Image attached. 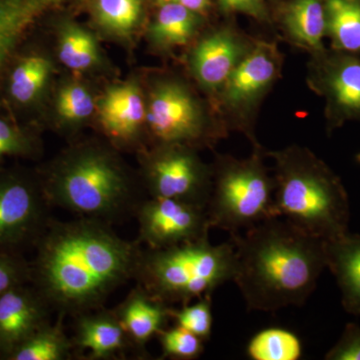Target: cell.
Here are the masks:
<instances>
[{"label": "cell", "mask_w": 360, "mask_h": 360, "mask_svg": "<svg viewBox=\"0 0 360 360\" xmlns=\"http://www.w3.org/2000/svg\"><path fill=\"white\" fill-rule=\"evenodd\" d=\"M326 18L335 49L360 52V0H326Z\"/></svg>", "instance_id": "obj_22"}, {"label": "cell", "mask_w": 360, "mask_h": 360, "mask_svg": "<svg viewBox=\"0 0 360 360\" xmlns=\"http://www.w3.org/2000/svg\"><path fill=\"white\" fill-rule=\"evenodd\" d=\"M139 241L148 248H170L210 236L205 208L169 198L139 201L134 210Z\"/></svg>", "instance_id": "obj_8"}, {"label": "cell", "mask_w": 360, "mask_h": 360, "mask_svg": "<svg viewBox=\"0 0 360 360\" xmlns=\"http://www.w3.org/2000/svg\"><path fill=\"white\" fill-rule=\"evenodd\" d=\"M225 11L248 14L257 20L267 18L264 0H219Z\"/></svg>", "instance_id": "obj_34"}, {"label": "cell", "mask_w": 360, "mask_h": 360, "mask_svg": "<svg viewBox=\"0 0 360 360\" xmlns=\"http://www.w3.org/2000/svg\"><path fill=\"white\" fill-rule=\"evenodd\" d=\"M58 56L61 63L70 70H89L99 60L98 46L91 33L68 23L61 30Z\"/></svg>", "instance_id": "obj_25"}, {"label": "cell", "mask_w": 360, "mask_h": 360, "mask_svg": "<svg viewBox=\"0 0 360 360\" xmlns=\"http://www.w3.org/2000/svg\"><path fill=\"white\" fill-rule=\"evenodd\" d=\"M284 25L297 44L319 51L326 35V0H295L284 14Z\"/></svg>", "instance_id": "obj_20"}, {"label": "cell", "mask_w": 360, "mask_h": 360, "mask_svg": "<svg viewBox=\"0 0 360 360\" xmlns=\"http://www.w3.org/2000/svg\"><path fill=\"white\" fill-rule=\"evenodd\" d=\"M30 281V267L20 258L0 252V295Z\"/></svg>", "instance_id": "obj_31"}, {"label": "cell", "mask_w": 360, "mask_h": 360, "mask_svg": "<svg viewBox=\"0 0 360 360\" xmlns=\"http://www.w3.org/2000/svg\"><path fill=\"white\" fill-rule=\"evenodd\" d=\"M49 205L27 180L0 177V252L34 241L51 221Z\"/></svg>", "instance_id": "obj_10"}, {"label": "cell", "mask_w": 360, "mask_h": 360, "mask_svg": "<svg viewBox=\"0 0 360 360\" xmlns=\"http://www.w3.org/2000/svg\"><path fill=\"white\" fill-rule=\"evenodd\" d=\"M58 111L60 117L68 122H79L91 115L94 99L82 85L71 84L63 87L58 97Z\"/></svg>", "instance_id": "obj_30"}, {"label": "cell", "mask_w": 360, "mask_h": 360, "mask_svg": "<svg viewBox=\"0 0 360 360\" xmlns=\"http://www.w3.org/2000/svg\"><path fill=\"white\" fill-rule=\"evenodd\" d=\"M73 349L89 352V359H110L130 342L115 310L96 309L77 315Z\"/></svg>", "instance_id": "obj_15"}, {"label": "cell", "mask_w": 360, "mask_h": 360, "mask_svg": "<svg viewBox=\"0 0 360 360\" xmlns=\"http://www.w3.org/2000/svg\"><path fill=\"white\" fill-rule=\"evenodd\" d=\"M172 309L137 286L115 312L130 342L143 348L165 328V324L172 319Z\"/></svg>", "instance_id": "obj_16"}, {"label": "cell", "mask_w": 360, "mask_h": 360, "mask_svg": "<svg viewBox=\"0 0 360 360\" xmlns=\"http://www.w3.org/2000/svg\"><path fill=\"white\" fill-rule=\"evenodd\" d=\"M44 193L49 205L108 224L134 212L141 201L122 165L97 148L82 149L61 161Z\"/></svg>", "instance_id": "obj_5"}, {"label": "cell", "mask_w": 360, "mask_h": 360, "mask_svg": "<svg viewBox=\"0 0 360 360\" xmlns=\"http://www.w3.org/2000/svg\"><path fill=\"white\" fill-rule=\"evenodd\" d=\"M279 54L274 44H258L243 56L222 89L225 105L238 110L250 105L276 79Z\"/></svg>", "instance_id": "obj_12"}, {"label": "cell", "mask_w": 360, "mask_h": 360, "mask_svg": "<svg viewBox=\"0 0 360 360\" xmlns=\"http://www.w3.org/2000/svg\"><path fill=\"white\" fill-rule=\"evenodd\" d=\"M236 264L231 241L214 245L207 236L170 248L141 250L134 278L156 300L184 305L233 281Z\"/></svg>", "instance_id": "obj_4"}, {"label": "cell", "mask_w": 360, "mask_h": 360, "mask_svg": "<svg viewBox=\"0 0 360 360\" xmlns=\"http://www.w3.org/2000/svg\"><path fill=\"white\" fill-rule=\"evenodd\" d=\"M51 65L42 56H30L16 66L11 77L9 91L14 101L25 104L32 103L44 89Z\"/></svg>", "instance_id": "obj_26"}, {"label": "cell", "mask_w": 360, "mask_h": 360, "mask_svg": "<svg viewBox=\"0 0 360 360\" xmlns=\"http://www.w3.org/2000/svg\"><path fill=\"white\" fill-rule=\"evenodd\" d=\"M302 340L292 331L269 328L251 338L246 354L252 360H298L302 359Z\"/></svg>", "instance_id": "obj_24"}, {"label": "cell", "mask_w": 360, "mask_h": 360, "mask_svg": "<svg viewBox=\"0 0 360 360\" xmlns=\"http://www.w3.org/2000/svg\"><path fill=\"white\" fill-rule=\"evenodd\" d=\"M71 0H0V72L37 20Z\"/></svg>", "instance_id": "obj_18"}, {"label": "cell", "mask_w": 360, "mask_h": 360, "mask_svg": "<svg viewBox=\"0 0 360 360\" xmlns=\"http://www.w3.org/2000/svg\"><path fill=\"white\" fill-rule=\"evenodd\" d=\"M52 309L39 291L25 284L0 295V357L8 359L18 347L49 323Z\"/></svg>", "instance_id": "obj_11"}, {"label": "cell", "mask_w": 360, "mask_h": 360, "mask_svg": "<svg viewBox=\"0 0 360 360\" xmlns=\"http://www.w3.org/2000/svg\"><path fill=\"white\" fill-rule=\"evenodd\" d=\"M97 22L112 34L127 37L139 25L141 0H96Z\"/></svg>", "instance_id": "obj_27"}, {"label": "cell", "mask_w": 360, "mask_h": 360, "mask_svg": "<svg viewBox=\"0 0 360 360\" xmlns=\"http://www.w3.org/2000/svg\"><path fill=\"white\" fill-rule=\"evenodd\" d=\"M200 25V14L172 2L160 4L149 37L163 49L184 46L193 39Z\"/></svg>", "instance_id": "obj_21"}, {"label": "cell", "mask_w": 360, "mask_h": 360, "mask_svg": "<svg viewBox=\"0 0 360 360\" xmlns=\"http://www.w3.org/2000/svg\"><path fill=\"white\" fill-rule=\"evenodd\" d=\"M165 359L193 360L202 354L203 340L179 326L163 328L158 335Z\"/></svg>", "instance_id": "obj_29"}, {"label": "cell", "mask_w": 360, "mask_h": 360, "mask_svg": "<svg viewBox=\"0 0 360 360\" xmlns=\"http://www.w3.org/2000/svg\"><path fill=\"white\" fill-rule=\"evenodd\" d=\"M32 148V141L25 134L0 120V160L6 156L27 155Z\"/></svg>", "instance_id": "obj_32"}, {"label": "cell", "mask_w": 360, "mask_h": 360, "mask_svg": "<svg viewBox=\"0 0 360 360\" xmlns=\"http://www.w3.org/2000/svg\"><path fill=\"white\" fill-rule=\"evenodd\" d=\"M233 281L250 310L274 312L302 307L326 269V240L281 217L231 234Z\"/></svg>", "instance_id": "obj_2"}, {"label": "cell", "mask_w": 360, "mask_h": 360, "mask_svg": "<svg viewBox=\"0 0 360 360\" xmlns=\"http://www.w3.org/2000/svg\"><path fill=\"white\" fill-rule=\"evenodd\" d=\"M99 122L113 141L129 143L139 134L146 120L141 89L135 84H123L106 90L98 103Z\"/></svg>", "instance_id": "obj_14"}, {"label": "cell", "mask_w": 360, "mask_h": 360, "mask_svg": "<svg viewBox=\"0 0 360 360\" xmlns=\"http://www.w3.org/2000/svg\"><path fill=\"white\" fill-rule=\"evenodd\" d=\"M146 122L160 146H186L205 136L200 105L184 85L174 82H162L153 89Z\"/></svg>", "instance_id": "obj_9"}, {"label": "cell", "mask_w": 360, "mask_h": 360, "mask_svg": "<svg viewBox=\"0 0 360 360\" xmlns=\"http://www.w3.org/2000/svg\"><path fill=\"white\" fill-rule=\"evenodd\" d=\"M63 315L56 323L45 324L9 357V360H65L73 349L72 340L63 328Z\"/></svg>", "instance_id": "obj_23"}, {"label": "cell", "mask_w": 360, "mask_h": 360, "mask_svg": "<svg viewBox=\"0 0 360 360\" xmlns=\"http://www.w3.org/2000/svg\"><path fill=\"white\" fill-rule=\"evenodd\" d=\"M172 319L175 323L203 341L210 340L212 331V295H206L194 302L181 305V309H172Z\"/></svg>", "instance_id": "obj_28"}, {"label": "cell", "mask_w": 360, "mask_h": 360, "mask_svg": "<svg viewBox=\"0 0 360 360\" xmlns=\"http://www.w3.org/2000/svg\"><path fill=\"white\" fill-rule=\"evenodd\" d=\"M326 269L335 276L343 309L360 316V236L347 232L326 240Z\"/></svg>", "instance_id": "obj_17"}, {"label": "cell", "mask_w": 360, "mask_h": 360, "mask_svg": "<svg viewBox=\"0 0 360 360\" xmlns=\"http://www.w3.org/2000/svg\"><path fill=\"white\" fill-rule=\"evenodd\" d=\"M329 103L345 117L360 115V61L340 58L329 63L322 77Z\"/></svg>", "instance_id": "obj_19"}, {"label": "cell", "mask_w": 360, "mask_h": 360, "mask_svg": "<svg viewBox=\"0 0 360 360\" xmlns=\"http://www.w3.org/2000/svg\"><path fill=\"white\" fill-rule=\"evenodd\" d=\"M246 53L245 44L231 30L213 32L194 49L191 56L194 77L205 89H221Z\"/></svg>", "instance_id": "obj_13"}, {"label": "cell", "mask_w": 360, "mask_h": 360, "mask_svg": "<svg viewBox=\"0 0 360 360\" xmlns=\"http://www.w3.org/2000/svg\"><path fill=\"white\" fill-rule=\"evenodd\" d=\"M274 193L276 180L267 174L258 153L246 160L220 158L205 208L210 229L240 233L278 217Z\"/></svg>", "instance_id": "obj_6"}, {"label": "cell", "mask_w": 360, "mask_h": 360, "mask_svg": "<svg viewBox=\"0 0 360 360\" xmlns=\"http://www.w3.org/2000/svg\"><path fill=\"white\" fill-rule=\"evenodd\" d=\"M269 155L276 162L274 205L278 217L324 240L349 232L347 191L324 163L304 148Z\"/></svg>", "instance_id": "obj_3"}, {"label": "cell", "mask_w": 360, "mask_h": 360, "mask_svg": "<svg viewBox=\"0 0 360 360\" xmlns=\"http://www.w3.org/2000/svg\"><path fill=\"white\" fill-rule=\"evenodd\" d=\"M326 360H360V326L348 323L336 345L324 356Z\"/></svg>", "instance_id": "obj_33"}, {"label": "cell", "mask_w": 360, "mask_h": 360, "mask_svg": "<svg viewBox=\"0 0 360 360\" xmlns=\"http://www.w3.org/2000/svg\"><path fill=\"white\" fill-rule=\"evenodd\" d=\"M161 146L146 163L149 196L206 208L212 191V176L205 165L186 146Z\"/></svg>", "instance_id": "obj_7"}, {"label": "cell", "mask_w": 360, "mask_h": 360, "mask_svg": "<svg viewBox=\"0 0 360 360\" xmlns=\"http://www.w3.org/2000/svg\"><path fill=\"white\" fill-rule=\"evenodd\" d=\"M156 1L158 2V4H165V2L179 4V6L186 7L189 11L198 14L205 13L212 4L210 0H156Z\"/></svg>", "instance_id": "obj_35"}, {"label": "cell", "mask_w": 360, "mask_h": 360, "mask_svg": "<svg viewBox=\"0 0 360 360\" xmlns=\"http://www.w3.org/2000/svg\"><path fill=\"white\" fill-rule=\"evenodd\" d=\"M110 225L82 217L49 221L37 239L30 281L59 315L101 309L113 291L134 276L141 248L118 236Z\"/></svg>", "instance_id": "obj_1"}]
</instances>
